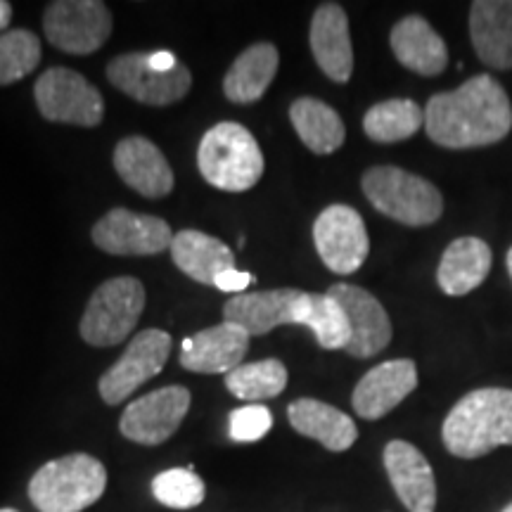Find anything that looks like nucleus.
<instances>
[{
	"label": "nucleus",
	"mask_w": 512,
	"mask_h": 512,
	"mask_svg": "<svg viewBox=\"0 0 512 512\" xmlns=\"http://www.w3.org/2000/svg\"><path fill=\"white\" fill-rule=\"evenodd\" d=\"M190 408V392L185 387H162L128 403L121 415L119 430L128 441L143 446H159L174 437Z\"/></svg>",
	"instance_id": "nucleus-14"
},
{
	"label": "nucleus",
	"mask_w": 512,
	"mask_h": 512,
	"mask_svg": "<svg viewBox=\"0 0 512 512\" xmlns=\"http://www.w3.org/2000/svg\"><path fill=\"white\" fill-rule=\"evenodd\" d=\"M93 242L102 252L114 256H155L171 249L174 233L159 216L136 214V211L117 207L107 211L93 226Z\"/></svg>",
	"instance_id": "nucleus-13"
},
{
	"label": "nucleus",
	"mask_w": 512,
	"mask_h": 512,
	"mask_svg": "<svg viewBox=\"0 0 512 512\" xmlns=\"http://www.w3.org/2000/svg\"><path fill=\"white\" fill-rule=\"evenodd\" d=\"M290 425L304 437L316 439L332 453L349 451L358 439L356 422L339 408L318 399H297L287 408Z\"/></svg>",
	"instance_id": "nucleus-24"
},
{
	"label": "nucleus",
	"mask_w": 512,
	"mask_h": 512,
	"mask_svg": "<svg viewBox=\"0 0 512 512\" xmlns=\"http://www.w3.org/2000/svg\"><path fill=\"white\" fill-rule=\"evenodd\" d=\"M425 126V110L415 100H384L370 107L363 117V131L373 143H401Z\"/></svg>",
	"instance_id": "nucleus-28"
},
{
	"label": "nucleus",
	"mask_w": 512,
	"mask_h": 512,
	"mask_svg": "<svg viewBox=\"0 0 512 512\" xmlns=\"http://www.w3.org/2000/svg\"><path fill=\"white\" fill-rule=\"evenodd\" d=\"M470 38L486 67L512 69V0L472 3Z\"/></svg>",
	"instance_id": "nucleus-21"
},
{
	"label": "nucleus",
	"mask_w": 512,
	"mask_h": 512,
	"mask_svg": "<svg viewBox=\"0 0 512 512\" xmlns=\"http://www.w3.org/2000/svg\"><path fill=\"white\" fill-rule=\"evenodd\" d=\"M501 512H512V503H508V505H505V508H503Z\"/></svg>",
	"instance_id": "nucleus-37"
},
{
	"label": "nucleus",
	"mask_w": 512,
	"mask_h": 512,
	"mask_svg": "<svg viewBox=\"0 0 512 512\" xmlns=\"http://www.w3.org/2000/svg\"><path fill=\"white\" fill-rule=\"evenodd\" d=\"M171 354V335L164 330H145L131 339L124 356L100 377V396L110 406L126 401L140 384L162 373Z\"/></svg>",
	"instance_id": "nucleus-12"
},
{
	"label": "nucleus",
	"mask_w": 512,
	"mask_h": 512,
	"mask_svg": "<svg viewBox=\"0 0 512 512\" xmlns=\"http://www.w3.org/2000/svg\"><path fill=\"white\" fill-rule=\"evenodd\" d=\"M152 494L166 508L188 510L204 501L207 489H204V482L195 475V470L190 465L166 470L162 475H157L155 482H152Z\"/></svg>",
	"instance_id": "nucleus-31"
},
{
	"label": "nucleus",
	"mask_w": 512,
	"mask_h": 512,
	"mask_svg": "<svg viewBox=\"0 0 512 512\" xmlns=\"http://www.w3.org/2000/svg\"><path fill=\"white\" fill-rule=\"evenodd\" d=\"M38 112L57 124H76L93 128L102 121L105 102L98 88L67 67H53L38 76L36 86Z\"/></svg>",
	"instance_id": "nucleus-9"
},
{
	"label": "nucleus",
	"mask_w": 512,
	"mask_h": 512,
	"mask_svg": "<svg viewBox=\"0 0 512 512\" xmlns=\"http://www.w3.org/2000/svg\"><path fill=\"white\" fill-rule=\"evenodd\" d=\"M171 259L188 278L202 285H214L223 273L235 268V254L221 240L200 230H181L171 242Z\"/></svg>",
	"instance_id": "nucleus-25"
},
{
	"label": "nucleus",
	"mask_w": 512,
	"mask_h": 512,
	"mask_svg": "<svg viewBox=\"0 0 512 512\" xmlns=\"http://www.w3.org/2000/svg\"><path fill=\"white\" fill-rule=\"evenodd\" d=\"M425 131L448 150H475L501 143L512 131V105L491 74H477L456 91L432 95L425 107Z\"/></svg>",
	"instance_id": "nucleus-1"
},
{
	"label": "nucleus",
	"mask_w": 512,
	"mask_h": 512,
	"mask_svg": "<svg viewBox=\"0 0 512 512\" xmlns=\"http://www.w3.org/2000/svg\"><path fill=\"white\" fill-rule=\"evenodd\" d=\"M107 79L128 98L166 107L190 93V69L171 53H126L107 64Z\"/></svg>",
	"instance_id": "nucleus-6"
},
{
	"label": "nucleus",
	"mask_w": 512,
	"mask_h": 512,
	"mask_svg": "<svg viewBox=\"0 0 512 512\" xmlns=\"http://www.w3.org/2000/svg\"><path fill=\"white\" fill-rule=\"evenodd\" d=\"M368 202L403 226H432L444 214V197L437 185L399 166H373L361 178Z\"/></svg>",
	"instance_id": "nucleus-5"
},
{
	"label": "nucleus",
	"mask_w": 512,
	"mask_h": 512,
	"mask_svg": "<svg viewBox=\"0 0 512 512\" xmlns=\"http://www.w3.org/2000/svg\"><path fill=\"white\" fill-rule=\"evenodd\" d=\"M446 451L463 460L512 446V389L484 387L465 394L441 427Z\"/></svg>",
	"instance_id": "nucleus-2"
},
{
	"label": "nucleus",
	"mask_w": 512,
	"mask_h": 512,
	"mask_svg": "<svg viewBox=\"0 0 512 512\" xmlns=\"http://www.w3.org/2000/svg\"><path fill=\"white\" fill-rule=\"evenodd\" d=\"M226 387L233 396L242 401H266L275 399L285 392L287 387V368L278 358H266V361L247 363V366L235 368L226 375Z\"/></svg>",
	"instance_id": "nucleus-29"
},
{
	"label": "nucleus",
	"mask_w": 512,
	"mask_h": 512,
	"mask_svg": "<svg viewBox=\"0 0 512 512\" xmlns=\"http://www.w3.org/2000/svg\"><path fill=\"white\" fill-rule=\"evenodd\" d=\"M290 121L302 143L316 155H332L344 145L347 128L339 114L316 98H299L290 107Z\"/></svg>",
	"instance_id": "nucleus-27"
},
{
	"label": "nucleus",
	"mask_w": 512,
	"mask_h": 512,
	"mask_svg": "<svg viewBox=\"0 0 512 512\" xmlns=\"http://www.w3.org/2000/svg\"><path fill=\"white\" fill-rule=\"evenodd\" d=\"M311 311L313 292L280 287L235 294L223 306V320L240 325L249 337H261L280 325H309Z\"/></svg>",
	"instance_id": "nucleus-8"
},
{
	"label": "nucleus",
	"mask_w": 512,
	"mask_h": 512,
	"mask_svg": "<svg viewBox=\"0 0 512 512\" xmlns=\"http://www.w3.org/2000/svg\"><path fill=\"white\" fill-rule=\"evenodd\" d=\"M311 53L328 79L347 83L354 72V46H351L349 17L339 3H323L311 19Z\"/></svg>",
	"instance_id": "nucleus-19"
},
{
	"label": "nucleus",
	"mask_w": 512,
	"mask_h": 512,
	"mask_svg": "<svg viewBox=\"0 0 512 512\" xmlns=\"http://www.w3.org/2000/svg\"><path fill=\"white\" fill-rule=\"evenodd\" d=\"M105 486V465L88 453H72L38 467L29 482V498L38 512H81L100 501Z\"/></svg>",
	"instance_id": "nucleus-4"
},
{
	"label": "nucleus",
	"mask_w": 512,
	"mask_h": 512,
	"mask_svg": "<svg viewBox=\"0 0 512 512\" xmlns=\"http://www.w3.org/2000/svg\"><path fill=\"white\" fill-rule=\"evenodd\" d=\"M41 62V41L27 29L0 34V86L22 81Z\"/></svg>",
	"instance_id": "nucleus-30"
},
{
	"label": "nucleus",
	"mask_w": 512,
	"mask_h": 512,
	"mask_svg": "<svg viewBox=\"0 0 512 512\" xmlns=\"http://www.w3.org/2000/svg\"><path fill=\"white\" fill-rule=\"evenodd\" d=\"M418 387V366L411 358H394L368 370L356 384L351 403L363 420H380Z\"/></svg>",
	"instance_id": "nucleus-16"
},
{
	"label": "nucleus",
	"mask_w": 512,
	"mask_h": 512,
	"mask_svg": "<svg viewBox=\"0 0 512 512\" xmlns=\"http://www.w3.org/2000/svg\"><path fill=\"white\" fill-rule=\"evenodd\" d=\"M271 425V411L266 406H261V403H249V406L230 413V439L242 441V444L259 441L261 437H266Z\"/></svg>",
	"instance_id": "nucleus-33"
},
{
	"label": "nucleus",
	"mask_w": 512,
	"mask_h": 512,
	"mask_svg": "<svg viewBox=\"0 0 512 512\" xmlns=\"http://www.w3.org/2000/svg\"><path fill=\"white\" fill-rule=\"evenodd\" d=\"M252 283V273H245V271H238V268H233V271L223 273L219 280H216V287L223 292H242L245 287Z\"/></svg>",
	"instance_id": "nucleus-34"
},
{
	"label": "nucleus",
	"mask_w": 512,
	"mask_h": 512,
	"mask_svg": "<svg viewBox=\"0 0 512 512\" xmlns=\"http://www.w3.org/2000/svg\"><path fill=\"white\" fill-rule=\"evenodd\" d=\"M12 22V5L5 3V0H0V31L8 29Z\"/></svg>",
	"instance_id": "nucleus-35"
},
{
	"label": "nucleus",
	"mask_w": 512,
	"mask_h": 512,
	"mask_svg": "<svg viewBox=\"0 0 512 512\" xmlns=\"http://www.w3.org/2000/svg\"><path fill=\"white\" fill-rule=\"evenodd\" d=\"M313 242L323 264L337 275L356 273L370 252L366 223L349 204H330L320 211L313 223Z\"/></svg>",
	"instance_id": "nucleus-11"
},
{
	"label": "nucleus",
	"mask_w": 512,
	"mask_h": 512,
	"mask_svg": "<svg viewBox=\"0 0 512 512\" xmlns=\"http://www.w3.org/2000/svg\"><path fill=\"white\" fill-rule=\"evenodd\" d=\"M145 309V287L138 278L121 275L93 292L79 332L91 347H117L131 335Z\"/></svg>",
	"instance_id": "nucleus-7"
},
{
	"label": "nucleus",
	"mask_w": 512,
	"mask_h": 512,
	"mask_svg": "<svg viewBox=\"0 0 512 512\" xmlns=\"http://www.w3.org/2000/svg\"><path fill=\"white\" fill-rule=\"evenodd\" d=\"M328 294L342 306L344 316L349 320L351 339L347 344V354L356 358H370L380 354L392 342V320H389L384 306L368 290L358 285L337 283Z\"/></svg>",
	"instance_id": "nucleus-15"
},
{
	"label": "nucleus",
	"mask_w": 512,
	"mask_h": 512,
	"mask_svg": "<svg viewBox=\"0 0 512 512\" xmlns=\"http://www.w3.org/2000/svg\"><path fill=\"white\" fill-rule=\"evenodd\" d=\"M43 29L62 53L91 55L112 34V12L100 0H57L46 8Z\"/></svg>",
	"instance_id": "nucleus-10"
},
{
	"label": "nucleus",
	"mask_w": 512,
	"mask_h": 512,
	"mask_svg": "<svg viewBox=\"0 0 512 512\" xmlns=\"http://www.w3.org/2000/svg\"><path fill=\"white\" fill-rule=\"evenodd\" d=\"M494 264L491 247L482 238H458L441 254L437 283L448 297H465L484 283Z\"/></svg>",
	"instance_id": "nucleus-23"
},
{
	"label": "nucleus",
	"mask_w": 512,
	"mask_h": 512,
	"mask_svg": "<svg viewBox=\"0 0 512 512\" xmlns=\"http://www.w3.org/2000/svg\"><path fill=\"white\" fill-rule=\"evenodd\" d=\"M392 53L403 67L420 76H439L448 67V48L432 24L420 15L403 17L394 24Z\"/></svg>",
	"instance_id": "nucleus-22"
},
{
	"label": "nucleus",
	"mask_w": 512,
	"mask_h": 512,
	"mask_svg": "<svg viewBox=\"0 0 512 512\" xmlns=\"http://www.w3.org/2000/svg\"><path fill=\"white\" fill-rule=\"evenodd\" d=\"M114 169L128 188L157 200L174 190V171L162 150L143 136L124 138L114 147Z\"/></svg>",
	"instance_id": "nucleus-20"
},
{
	"label": "nucleus",
	"mask_w": 512,
	"mask_h": 512,
	"mask_svg": "<svg viewBox=\"0 0 512 512\" xmlns=\"http://www.w3.org/2000/svg\"><path fill=\"white\" fill-rule=\"evenodd\" d=\"M204 181L226 192H245L264 176V152L252 131L235 121L211 126L197 147Z\"/></svg>",
	"instance_id": "nucleus-3"
},
{
	"label": "nucleus",
	"mask_w": 512,
	"mask_h": 512,
	"mask_svg": "<svg viewBox=\"0 0 512 512\" xmlns=\"http://www.w3.org/2000/svg\"><path fill=\"white\" fill-rule=\"evenodd\" d=\"M384 470L408 512L437 510V479L420 448L401 439L389 441L384 446Z\"/></svg>",
	"instance_id": "nucleus-17"
},
{
	"label": "nucleus",
	"mask_w": 512,
	"mask_h": 512,
	"mask_svg": "<svg viewBox=\"0 0 512 512\" xmlns=\"http://www.w3.org/2000/svg\"><path fill=\"white\" fill-rule=\"evenodd\" d=\"M0 512H17V510H12V508H3Z\"/></svg>",
	"instance_id": "nucleus-38"
},
{
	"label": "nucleus",
	"mask_w": 512,
	"mask_h": 512,
	"mask_svg": "<svg viewBox=\"0 0 512 512\" xmlns=\"http://www.w3.org/2000/svg\"><path fill=\"white\" fill-rule=\"evenodd\" d=\"M505 264H508V273H510V280H512V247L508 249V256H505Z\"/></svg>",
	"instance_id": "nucleus-36"
},
{
	"label": "nucleus",
	"mask_w": 512,
	"mask_h": 512,
	"mask_svg": "<svg viewBox=\"0 0 512 512\" xmlns=\"http://www.w3.org/2000/svg\"><path fill=\"white\" fill-rule=\"evenodd\" d=\"M249 349V335L240 325L223 323L214 328L200 330L197 335L183 339L181 344V366L190 373L221 375L233 373L242 366Z\"/></svg>",
	"instance_id": "nucleus-18"
},
{
	"label": "nucleus",
	"mask_w": 512,
	"mask_h": 512,
	"mask_svg": "<svg viewBox=\"0 0 512 512\" xmlns=\"http://www.w3.org/2000/svg\"><path fill=\"white\" fill-rule=\"evenodd\" d=\"M306 328L313 332V337H316L320 347L328 351L347 349L351 339L349 320L344 316L342 306H339L328 292L313 294V311Z\"/></svg>",
	"instance_id": "nucleus-32"
},
{
	"label": "nucleus",
	"mask_w": 512,
	"mask_h": 512,
	"mask_svg": "<svg viewBox=\"0 0 512 512\" xmlns=\"http://www.w3.org/2000/svg\"><path fill=\"white\" fill-rule=\"evenodd\" d=\"M280 55L273 43H254L242 53L223 79V93L235 105H252L264 98L275 74H278Z\"/></svg>",
	"instance_id": "nucleus-26"
}]
</instances>
